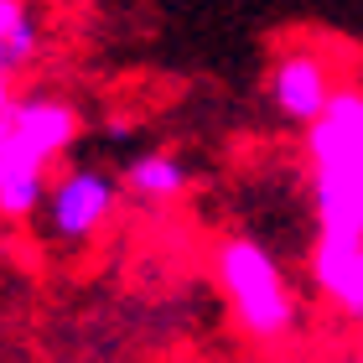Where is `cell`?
I'll use <instances>...</instances> for the list:
<instances>
[{
    "instance_id": "6da1fadb",
    "label": "cell",
    "mask_w": 363,
    "mask_h": 363,
    "mask_svg": "<svg viewBox=\"0 0 363 363\" xmlns=\"http://www.w3.org/2000/svg\"><path fill=\"white\" fill-rule=\"evenodd\" d=\"M213 275L228 301V317L250 342L259 348H280L296 333V291L280 259L250 234H228L213 250Z\"/></svg>"
},
{
    "instance_id": "7a4b0ae2",
    "label": "cell",
    "mask_w": 363,
    "mask_h": 363,
    "mask_svg": "<svg viewBox=\"0 0 363 363\" xmlns=\"http://www.w3.org/2000/svg\"><path fill=\"white\" fill-rule=\"evenodd\" d=\"M120 187L125 182H114L109 172H94V167H73L52 182V192H47V234L62 239V244H89L99 228L114 218V208H120Z\"/></svg>"
},
{
    "instance_id": "3957f363",
    "label": "cell",
    "mask_w": 363,
    "mask_h": 363,
    "mask_svg": "<svg viewBox=\"0 0 363 363\" xmlns=\"http://www.w3.org/2000/svg\"><path fill=\"white\" fill-rule=\"evenodd\" d=\"M337 73H333V62H327V52H317V47H286V52L275 57V68H270V99H275V109L286 114V120L296 125H317L327 104H333V94H337Z\"/></svg>"
},
{
    "instance_id": "277c9868",
    "label": "cell",
    "mask_w": 363,
    "mask_h": 363,
    "mask_svg": "<svg viewBox=\"0 0 363 363\" xmlns=\"http://www.w3.org/2000/svg\"><path fill=\"white\" fill-rule=\"evenodd\" d=\"M78 109L68 104V99H52V94H21L16 99V114H11V140L21 145V151H31L37 161H47L52 167L57 156L73 151L78 140Z\"/></svg>"
},
{
    "instance_id": "5b68a950",
    "label": "cell",
    "mask_w": 363,
    "mask_h": 363,
    "mask_svg": "<svg viewBox=\"0 0 363 363\" xmlns=\"http://www.w3.org/2000/svg\"><path fill=\"white\" fill-rule=\"evenodd\" d=\"M317 239H363V161L311 167Z\"/></svg>"
},
{
    "instance_id": "8992f818",
    "label": "cell",
    "mask_w": 363,
    "mask_h": 363,
    "mask_svg": "<svg viewBox=\"0 0 363 363\" xmlns=\"http://www.w3.org/2000/svg\"><path fill=\"white\" fill-rule=\"evenodd\" d=\"M306 161L311 167H337V161H363V89L342 84L317 125L306 130Z\"/></svg>"
},
{
    "instance_id": "52a82bcc",
    "label": "cell",
    "mask_w": 363,
    "mask_h": 363,
    "mask_svg": "<svg viewBox=\"0 0 363 363\" xmlns=\"http://www.w3.org/2000/svg\"><path fill=\"white\" fill-rule=\"evenodd\" d=\"M47 192H52V182H47V161H37L31 151L21 145H6L0 151V218L6 223H26L37 218L47 208Z\"/></svg>"
},
{
    "instance_id": "ba28073f",
    "label": "cell",
    "mask_w": 363,
    "mask_h": 363,
    "mask_svg": "<svg viewBox=\"0 0 363 363\" xmlns=\"http://www.w3.org/2000/svg\"><path fill=\"white\" fill-rule=\"evenodd\" d=\"M125 192L145 197V203H172L187 192V161L177 151H140L125 167Z\"/></svg>"
},
{
    "instance_id": "9c48e42d",
    "label": "cell",
    "mask_w": 363,
    "mask_h": 363,
    "mask_svg": "<svg viewBox=\"0 0 363 363\" xmlns=\"http://www.w3.org/2000/svg\"><path fill=\"white\" fill-rule=\"evenodd\" d=\"M363 259V239H317L311 244V286H317L327 301H337L342 286L353 280Z\"/></svg>"
},
{
    "instance_id": "30bf717a",
    "label": "cell",
    "mask_w": 363,
    "mask_h": 363,
    "mask_svg": "<svg viewBox=\"0 0 363 363\" xmlns=\"http://www.w3.org/2000/svg\"><path fill=\"white\" fill-rule=\"evenodd\" d=\"M37 52H42V26H37V16H31V21L16 26L11 37H0V78L16 84V78L37 62Z\"/></svg>"
},
{
    "instance_id": "8fae6325",
    "label": "cell",
    "mask_w": 363,
    "mask_h": 363,
    "mask_svg": "<svg viewBox=\"0 0 363 363\" xmlns=\"http://www.w3.org/2000/svg\"><path fill=\"white\" fill-rule=\"evenodd\" d=\"M342 317H353V322H363V259H358V270H353V280L342 286V296L333 301Z\"/></svg>"
},
{
    "instance_id": "7c38bea8",
    "label": "cell",
    "mask_w": 363,
    "mask_h": 363,
    "mask_svg": "<svg viewBox=\"0 0 363 363\" xmlns=\"http://www.w3.org/2000/svg\"><path fill=\"white\" fill-rule=\"evenodd\" d=\"M31 21V6L26 0H0V37H11L16 26H26Z\"/></svg>"
},
{
    "instance_id": "4fadbf2b",
    "label": "cell",
    "mask_w": 363,
    "mask_h": 363,
    "mask_svg": "<svg viewBox=\"0 0 363 363\" xmlns=\"http://www.w3.org/2000/svg\"><path fill=\"white\" fill-rule=\"evenodd\" d=\"M16 99H21V94H16V84L0 78V120H11V114H16Z\"/></svg>"
},
{
    "instance_id": "5bb4252c",
    "label": "cell",
    "mask_w": 363,
    "mask_h": 363,
    "mask_svg": "<svg viewBox=\"0 0 363 363\" xmlns=\"http://www.w3.org/2000/svg\"><path fill=\"white\" fill-rule=\"evenodd\" d=\"M358 327H363V322H358Z\"/></svg>"
}]
</instances>
